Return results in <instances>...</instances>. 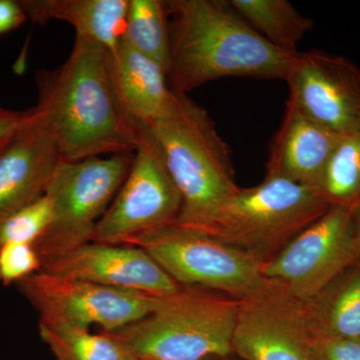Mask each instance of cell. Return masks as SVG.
Segmentation results:
<instances>
[{"label": "cell", "mask_w": 360, "mask_h": 360, "mask_svg": "<svg viewBox=\"0 0 360 360\" xmlns=\"http://www.w3.org/2000/svg\"><path fill=\"white\" fill-rule=\"evenodd\" d=\"M35 112L58 143L61 158L77 161L134 153L141 125L124 110L111 73L110 51L75 37L65 63L37 73Z\"/></svg>", "instance_id": "6da1fadb"}, {"label": "cell", "mask_w": 360, "mask_h": 360, "mask_svg": "<svg viewBox=\"0 0 360 360\" xmlns=\"http://www.w3.org/2000/svg\"><path fill=\"white\" fill-rule=\"evenodd\" d=\"M168 82L184 94L224 77L285 79L295 56L269 44L224 0H169Z\"/></svg>", "instance_id": "7a4b0ae2"}, {"label": "cell", "mask_w": 360, "mask_h": 360, "mask_svg": "<svg viewBox=\"0 0 360 360\" xmlns=\"http://www.w3.org/2000/svg\"><path fill=\"white\" fill-rule=\"evenodd\" d=\"M142 127L158 144L179 189L181 208L174 224L205 231L240 188L229 144L207 111L184 94L168 117Z\"/></svg>", "instance_id": "3957f363"}, {"label": "cell", "mask_w": 360, "mask_h": 360, "mask_svg": "<svg viewBox=\"0 0 360 360\" xmlns=\"http://www.w3.org/2000/svg\"><path fill=\"white\" fill-rule=\"evenodd\" d=\"M239 300L184 288L158 296L141 321L112 331L136 360H212L232 354Z\"/></svg>", "instance_id": "277c9868"}, {"label": "cell", "mask_w": 360, "mask_h": 360, "mask_svg": "<svg viewBox=\"0 0 360 360\" xmlns=\"http://www.w3.org/2000/svg\"><path fill=\"white\" fill-rule=\"evenodd\" d=\"M330 206L317 187L266 175L257 186L240 187L202 232L264 264Z\"/></svg>", "instance_id": "5b68a950"}, {"label": "cell", "mask_w": 360, "mask_h": 360, "mask_svg": "<svg viewBox=\"0 0 360 360\" xmlns=\"http://www.w3.org/2000/svg\"><path fill=\"white\" fill-rule=\"evenodd\" d=\"M123 245L148 252L184 288H202L241 300L267 283L262 264L248 253L205 232L175 224L135 236Z\"/></svg>", "instance_id": "8992f818"}, {"label": "cell", "mask_w": 360, "mask_h": 360, "mask_svg": "<svg viewBox=\"0 0 360 360\" xmlns=\"http://www.w3.org/2000/svg\"><path fill=\"white\" fill-rule=\"evenodd\" d=\"M134 155L122 153L59 162L45 191L53 210L51 224L33 245L41 265L91 241L94 227L129 174Z\"/></svg>", "instance_id": "52a82bcc"}, {"label": "cell", "mask_w": 360, "mask_h": 360, "mask_svg": "<svg viewBox=\"0 0 360 360\" xmlns=\"http://www.w3.org/2000/svg\"><path fill=\"white\" fill-rule=\"evenodd\" d=\"M180 208L179 189L160 148L141 125L129 174L94 227L91 241L123 245L135 236L174 224Z\"/></svg>", "instance_id": "ba28073f"}, {"label": "cell", "mask_w": 360, "mask_h": 360, "mask_svg": "<svg viewBox=\"0 0 360 360\" xmlns=\"http://www.w3.org/2000/svg\"><path fill=\"white\" fill-rule=\"evenodd\" d=\"M357 260L349 207L331 205L276 257L262 264V274L296 300L304 302Z\"/></svg>", "instance_id": "9c48e42d"}, {"label": "cell", "mask_w": 360, "mask_h": 360, "mask_svg": "<svg viewBox=\"0 0 360 360\" xmlns=\"http://www.w3.org/2000/svg\"><path fill=\"white\" fill-rule=\"evenodd\" d=\"M16 285L39 311V319L84 329L99 326L104 333H112L148 316L155 309L158 298L44 271L26 277Z\"/></svg>", "instance_id": "30bf717a"}, {"label": "cell", "mask_w": 360, "mask_h": 360, "mask_svg": "<svg viewBox=\"0 0 360 360\" xmlns=\"http://www.w3.org/2000/svg\"><path fill=\"white\" fill-rule=\"evenodd\" d=\"M231 347L243 360H319L302 302L269 281L239 300Z\"/></svg>", "instance_id": "8fae6325"}, {"label": "cell", "mask_w": 360, "mask_h": 360, "mask_svg": "<svg viewBox=\"0 0 360 360\" xmlns=\"http://www.w3.org/2000/svg\"><path fill=\"white\" fill-rule=\"evenodd\" d=\"M284 82L288 101L333 134L360 131V68L323 51L298 52Z\"/></svg>", "instance_id": "7c38bea8"}, {"label": "cell", "mask_w": 360, "mask_h": 360, "mask_svg": "<svg viewBox=\"0 0 360 360\" xmlns=\"http://www.w3.org/2000/svg\"><path fill=\"white\" fill-rule=\"evenodd\" d=\"M45 274L139 291L146 295H172L181 286L141 248L90 241L42 262Z\"/></svg>", "instance_id": "4fadbf2b"}, {"label": "cell", "mask_w": 360, "mask_h": 360, "mask_svg": "<svg viewBox=\"0 0 360 360\" xmlns=\"http://www.w3.org/2000/svg\"><path fill=\"white\" fill-rule=\"evenodd\" d=\"M63 160L49 129L34 108L0 151V221L44 196Z\"/></svg>", "instance_id": "5bb4252c"}, {"label": "cell", "mask_w": 360, "mask_h": 360, "mask_svg": "<svg viewBox=\"0 0 360 360\" xmlns=\"http://www.w3.org/2000/svg\"><path fill=\"white\" fill-rule=\"evenodd\" d=\"M341 137L286 101L283 123L270 146L267 176L319 188Z\"/></svg>", "instance_id": "9a60e30c"}, {"label": "cell", "mask_w": 360, "mask_h": 360, "mask_svg": "<svg viewBox=\"0 0 360 360\" xmlns=\"http://www.w3.org/2000/svg\"><path fill=\"white\" fill-rule=\"evenodd\" d=\"M118 96L135 122L148 125L174 112L182 94H175L158 63L135 51L124 39L110 51Z\"/></svg>", "instance_id": "2e32d148"}, {"label": "cell", "mask_w": 360, "mask_h": 360, "mask_svg": "<svg viewBox=\"0 0 360 360\" xmlns=\"http://www.w3.org/2000/svg\"><path fill=\"white\" fill-rule=\"evenodd\" d=\"M27 18L44 23L60 20L75 27L77 37L115 51L124 37L129 0H25Z\"/></svg>", "instance_id": "e0dca14e"}, {"label": "cell", "mask_w": 360, "mask_h": 360, "mask_svg": "<svg viewBox=\"0 0 360 360\" xmlns=\"http://www.w3.org/2000/svg\"><path fill=\"white\" fill-rule=\"evenodd\" d=\"M302 303L315 338H360V260Z\"/></svg>", "instance_id": "ac0fdd59"}, {"label": "cell", "mask_w": 360, "mask_h": 360, "mask_svg": "<svg viewBox=\"0 0 360 360\" xmlns=\"http://www.w3.org/2000/svg\"><path fill=\"white\" fill-rule=\"evenodd\" d=\"M236 11L276 49L297 54L300 42L314 27V20L298 13L288 0H229Z\"/></svg>", "instance_id": "d6986e66"}, {"label": "cell", "mask_w": 360, "mask_h": 360, "mask_svg": "<svg viewBox=\"0 0 360 360\" xmlns=\"http://www.w3.org/2000/svg\"><path fill=\"white\" fill-rule=\"evenodd\" d=\"M39 335L56 360H136L110 333L39 319Z\"/></svg>", "instance_id": "ffe728a7"}, {"label": "cell", "mask_w": 360, "mask_h": 360, "mask_svg": "<svg viewBox=\"0 0 360 360\" xmlns=\"http://www.w3.org/2000/svg\"><path fill=\"white\" fill-rule=\"evenodd\" d=\"M123 39L168 73L170 70V32L167 2L129 0Z\"/></svg>", "instance_id": "44dd1931"}, {"label": "cell", "mask_w": 360, "mask_h": 360, "mask_svg": "<svg viewBox=\"0 0 360 360\" xmlns=\"http://www.w3.org/2000/svg\"><path fill=\"white\" fill-rule=\"evenodd\" d=\"M319 191L330 205L350 207L360 198V131L341 137Z\"/></svg>", "instance_id": "7402d4cb"}, {"label": "cell", "mask_w": 360, "mask_h": 360, "mask_svg": "<svg viewBox=\"0 0 360 360\" xmlns=\"http://www.w3.org/2000/svg\"><path fill=\"white\" fill-rule=\"evenodd\" d=\"M52 217L51 200L44 194L0 221V246L11 243L34 245L49 229Z\"/></svg>", "instance_id": "603a6c76"}, {"label": "cell", "mask_w": 360, "mask_h": 360, "mask_svg": "<svg viewBox=\"0 0 360 360\" xmlns=\"http://www.w3.org/2000/svg\"><path fill=\"white\" fill-rule=\"evenodd\" d=\"M41 269V260L34 246L6 243L0 246V281L8 285L18 283Z\"/></svg>", "instance_id": "cb8c5ba5"}, {"label": "cell", "mask_w": 360, "mask_h": 360, "mask_svg": "<svg viewBox=\"0 0 360 360\" xmlns=\"http://www.w3.org/2000/svg\"><path fill=\"white\" fill-rule=\"evenodd\" d=\"M319 360H360V338H315Z\"/></svg>", "instance_id": "d4e9b609"}, {"label": "cell", "mask_w": 360, "mask_h": 360, "mask_svg": "<svg viewBox=\"0 0 360 360\" xmlns=\"http://www.w3.org/2000/svg\"><path fill=\"white\" fill-rule=\"evenodd\" d=\"M27 20L20 1L0 0V37L20 27Z\"/></svg>", "instance_id": "484cf974"}, {"label": "cell", "mask_w": 360, "mask_h": 360, "mask_svg": "<svg viewBox=\"0 0 360 360\" xmlns=\"http://www.w3.org/2000/svg\"><path fill=\"white\" fill-rule=\"evenodd\" d=\"M25 116L26 111L7 110L0 105V151L13 139Z\"/></svg>", "instance_id": "4316f807"}, {"label": "cell", "mask_w": 360, "mask_h": 360, "mask_svg": "<svg viewBox=\"0 0 360 360\" xmlns=\"http://www.w3.org/2000/svg\"><path fill=\"white\" fill-rule=\"evenodd\" d=\"M349 210L355 243H356L357 252H359V260H360V198L350 206Z\"/></svg>", "instance_id": "83f0119b"}, {"label": "cell", "mask_w": 360, "mask_h": 360, "mask_svg": "<svg viewBox=\"0 0 360 360\" xmlns=\"http://www.w3.org/2000/svg\"><path fill=\"white\" fill-rule=\"evenodd\" d=\"M229 357H224V359H217V360H227Z\"/></svg>", "instance_id": "f1b7e54d"}]
</instances>
